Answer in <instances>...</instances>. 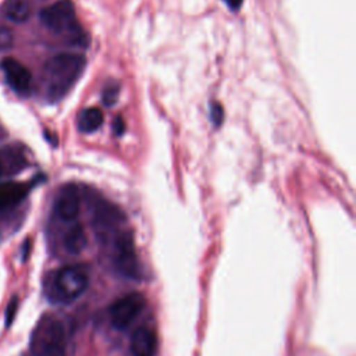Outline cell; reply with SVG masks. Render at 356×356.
Segmentation results:
<instances>
[{
  "label": "cell",
  "mask_w": 356,
  "mask_h": 356,
  "mask_svg": "<svg viewBox=\"0 0 356 356\" xmlns=\"http://www.w3.org/2000/svg\"><path fill=\"white\" fill-rule=\"evenodd\" d=\"M86 67V58L78 53H60L43 67L44 93L50 103L60 102L78 82Z\"/></svg>",
  "instance_id": "cell-1"
},
{
  "label": "cell",
  "mask_w": 356,
  "mask_h": 356,
  "mask_svg": "<svg viewBox=\"0 0 356 356\" xmlns=\"http://www.w3.org/2000/svg\"><path fill=\"white\" fill-rule=\"evenodd\" d=\"M64 346L65 331L61 321L54 316H43L31 337L32 356H63Z\"/></svg>",
  "instance_id": "cell-2"
},
{
  "label": "cell",
  "mask_w": 356,
  "mask_h": 356,
  "mask_svg": "<svg viewBox=\"0 0 356 356\" xmlns=\"http://www.w3.org/2000/svg\"><path fill=\"white\" fill-rule=\"evenodd\" d=\"M40 22L53 33L68 39L81 38V26L76 19L75 7L71 0H57L44 7L39 14Z\"/></svg>",
  "instance_id": "cell-3"
},
{
  "label": "cell",
  "mask_w": 356,
  "mask_h": 356,
  "mask_svg": "<svg viewBox=\"0 0 356 356\" xmlns=\"http://www.w3.org/2000/svg\"><path fill=\"white\" fill-rule=\"evenodd\" d=\"M89 285L88 271L81 266H65L53 278L51 298L56 302L70 303L78 299Z\"/></svg>",
  "instance_id": "cell-4"
},
{
  "label": "cell",
  "mask_w": 356,
  "mask_h": 356,
  "mask_svg": "<svg viewBox=\"0 0 356 356\" xmlns=\"http://www.w3.org/2000/svg\"><path fill=\"white\" fill-rule=\"evenodd\" d=\"M114 264L117 270L128 277L138 278L140 275V266L135 253L134 239L131 232H120L114 241Z\"/></svg>",
  "instance_id": "cell-5"
},
{
  "label": "cell",
  "mask_w": 356,
  "mask_h": 356,
  "mask_svg": "<svg viewBox=\"0 0 356 356\" xmlns=\"http://www.w3.org/2000/svg\"><path fill=\"white\" fill-rule=\"evenodd\" d=\"M145 305V296L138 292H132L117 299L110 306L108 312L113 327L117 330L127 328L140 314Z\"/></svg>",
  "instance_id": "cell-6"
},
{
  "label": "cell",
  "mask_w": 356,
  "mask_h": 356,
  "mask_svg": "<svg viewBox=\"0 0 356 356\" xmlns=\"http://www.w3.org/2000/svg\"><path fill=\"white\" fill-rule=\"evenodd\" d=\"M6 79L11 89L19 95H28L32 86L31 71L14 57H6L1 63Z\"/></svg>",
  "instance_id": "cell-7"
},
{
  "label": "cell",
  "mask_w": 356,
  "mask_h": 356,
  "mask_svg": "<svg viewBox=\"0 0 356 356\" xmlns=\"http://www.w3.org/2000/svg\"><path fill=\"white\" fill-rule=\"evenodd\" d=\"M79 193L75 185H65L57 195L54 211L63 221H74L79 213Z\"/></svg>",
  "instance_id": "cell-8"
},
{
  "label": "cell",
  "mask_w": 356,
  "mask_h": 356,
  "mask_svg": "<svg viewBox=\"0 0 356 356\" xmlns=\"http://www.w3.org/2000/svg\"><path fill=\"white\" fill-rule=\"evenodd\" d=\"M129 350L134 356H154L157 350V337L147 327H138L129 339Z\"/></svg>",
  "instance_id": "cell-9"
},
{
  "label": "cell",
  "mask_w": 356,
  "mask_h": 356,
  "mask_svg": "<svg viewBox=\"0 0 356 356\" xmlns=\"http://www.w3.org/2000/svg\"><path fill=\"white\" fill-rule=\"evenodd\" d=\"M93 221L99 229H114L124 221V214L115 204L100 200L95 206Z\"/></svg>",
  "instance_id": "cell-10"
},
{
  "label": "cell",
  "mask_w": 356,
  "mask_h": 356,
  "mask_svg": "<svg viewBox=\"0 0 356 356\" xmlns=\"http://www.w3.org/2000/svg\"><path fill=\"white\" fill-rule=\"evenodd\" d=\"M29 191V185L25 182H3L0 184V210L17 206Z\"/></svg>",
  "instance_id": "cell-11"
},
{
  "label": "cell",
  "mask_w": 356,
  "mask_h": 356,
  "mask_svg": "<svg viewBox=\"0 0 356 356\" xmlns=\"http://www.w3.org/2000/svg\"><path fill=\"white\" fill-rule=\"evenodd\" d=\"M86 234L81 224L75 222L67 228L63 235V246L71 254L81 253L86 246Z\"/></svg>",
  "instance_id": "cell-12"
},
{
  "label": "cell",
  "mask_w": 356,
  "mask_h": 356,
  "mask_svg": "<svg viewBox=\"0 0 356 356\" xmlns=\"http://www.w3.org/2000/svg\"><path fill=\"white\" fill-rule=\"evenodd\" d=\"M0 11L10 21L24 22L31 15V4L28 0H6Z\"/></svg>",
  "instance_id": "cell-13"
},
{
  "label": "cell",
  "mask_w": 356,
  "mask_h": 356,
  "mask_svg": "<svg viewBox=\"0 0 356 356\" xmlns=\"http://www.w3.org/2000/svg\"><path fill=\"white\" fill-rule=\"evenodd\" d=\"M103 113L97 107H89L81 111L78 117V129L85 134L97 131L103 125Z\"/></svg>",
  "instance_id": "cell-14"
},
{
  "label": "cell",
  "mask_w": 356,
  "mask_h": 356,
  "mask_svg": "<svg viewBox=\"0 0 356 356\" xmlns=\"http://www.w3.org/2000/svg\"><path fill=\"white\" fill-rule=\"evenodd\" d=\"M121 86L118 82H107V85L102 90V102L106 107H111L115 104L120 96Z\"/></svg>",
  "instance_id": "cell-15"
},
{
  "label": "cell",
  "mask_w": 356,
  "mask_h": 356,
  "mask_svg": "<svg viewBox=\"0 0 356 356\" xmlns=\"http://www.w3.org/2000/svg\"><path fill=\"white\" fill-rule=\"evenodd\" d=\"M14 36L8 26L0 24V50H7L13 46Z\"/></svg>",
  "instance_id": "cell-16"
},
{
  "label": "cell",
  "mask_w": 356,
  "mask_h": 356,
  "mask_svg": "<svg viewBox=\"0 0 356 356\" xmlns=\"http://www.w3.org/2000/svg\"><path fill=\"white\" fill-rule=\"evenodd\" d=\"M210 120L216 127H220L224 121V108L218 102L210 103Z\"/></svg>",
  "instance_id": "cell-17"
},
{
  "label": "cell",
  "mask_w": 356,
  "mask_h": 356,
  "mask_svg": "<svg viewBox=\"0 0 356 356\" xmlns=\"http://www.w3.org/2000/svg\"><path fill=\"white\" fill-rule=\"evenodd\" d=\"M113 128H114V134L115 135H122L125 132V121L121 115H117L114 118V122H113Z\"/></svg>",
  "instance_id": "cell-18"
},
{
  "label": "cell",
  "mask_w": 356,
  "mask_h": 356,
  "mask_svg": "<svg viewBox=\"0 0 356 356\" xmlns=\"http://www.w3.org/2000/svg\"><path fill=\"white\" fill-rule=\"evenodd\" d=\"M15 307H17V302H15V299H13L11 302H10V305H8V307H7V317H6V320H7V324H11V321H13V314H14V312H15Z\"/></svg>",
  "instance_id": "cell-19"
},
{
  "label": "cell",
  "mask_w": 356,
  "mask_h": 356,
  "mask_svg": "<svg viewBox=\"0 0 356 356\" xmlns=\"http://www.w3.org/2000/svg\"><path fill=\"white\" fill-rule=\"evenodd\" d=\"M224 1H225V4L229 7V10H232V11L239 10L241 6H242V3H243V0H224Z\"/></svg>",
  "instance_id": "cell-20"
},
{
  "label": "cell",
  "mask_w": 356,
  "mask_h": 356,
  "mask_svg": "<svg viewBox=\"0 0 356 356\" xmlns=\"http://www.w3.org/2000/svg\"><path fill=\"white\" fill-rule=\"evenodd\" d=\"M3 174V164H1V161H0V175Z\"/></svg>",
  "instance_id": "cell-21"
}]
</instances>
